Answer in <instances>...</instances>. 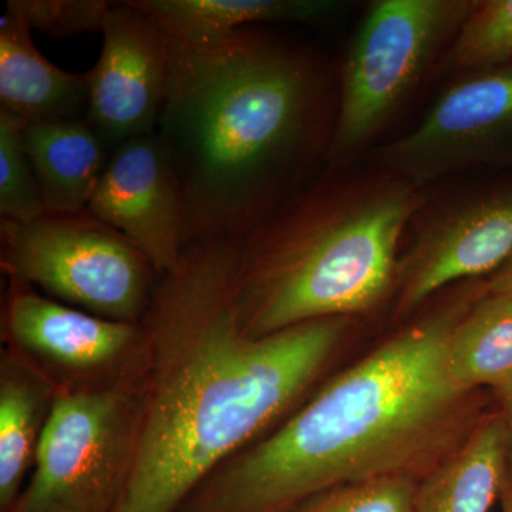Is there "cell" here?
<instances>
[{"instance_id":"6da1fadb","label":"cell","mask_w":512,"mask_h":512,"mask_svg":"<svg viewBox=\"0 0 512 512\" xmlns=\"http://www.w3.org/2000/svg\"><path fill=\"white\" fill-rule=\"evenodd\" d=\"M239 244L192 242L158 276L133 470L113 512H175L222 463L301 406L338 349L346 318L248 335Z\"/></svg>"},{"instance_id":"7a4b0ae2","label":"cell","mask_w":512,"mask_h":512,"mask_svg":"<svg viewBox=\"0 0 512 512\" xmlns=\"http://www.w3.org/2000/svg\"><path fill=\"white\" fill-rule=\"evenodd\" d=\"M477 299L403 330L228 458L175 512H295L340 485L423 477L477 426L451 383L448 338Z\"/></svg>"},{"instance_id":"3957f363","label":"cell","mask_w":512,"mask_h":512,"mask_svg":"<svg viewBox=\"0 0 512 512\" xmlns=\"http://www.w3.org/2000/svg\"><path fill=\"white\" fill-rule=\"evenodd\" d=\"M157 133L180 181L185 239L241 244L309 185L328 153V86L311 53L247 28L168 39Z\"/></svg>"},{"instance_id":"277c9868","label":"cell","mask_w":512,"mask_h":512,"mask_svg":"<svg viewBox=\"0 0 512 512\" xmlns=\"http://www.w3.org/2000/svg\"><path fill=\"white\" fill-rule=\"evenodd\" d=\"M420 205L417 188L397 177L309 184L239 244L242 328L265 336L375 308L397 279L400 241Z\"/></svg>"},{"instance_id":"5b68a950","label":"cell","mask_w":512,"mask_h":512,"mask_svg":"<svg viewBox=\"0 0 512 512\" xmlns=\"http://www.w3.org/2000/svg\"><path fill=\"white\" fill-rule=\"evenodd\" d=\"M0 269L55 301L127 323L143 322L160 276L130 239L87 210L0 220Z\"/></svg>"},{"instance_id":"8992f818","label":"cell","mask_w":512,"mask_h":512,"mask_svg":"<svg viewBox=\"0 0 512 512\" xmlns=\"http://www.w3.org/2000/svg\"><path fill=\"white\" fill-rule=\"evenodd\" d=\"M144 376L57 392L35 467L8 512H113L136 460Z\"/></svg>"},{"instance_id":"52a82bcc","label":"cell","mask_w":512,"mask_h":512,"mask_svg":"<svg viewBox=\"0 0 512 512\" xmlns=\"http://www.w3.org/2000/svg\"><path fill=\"white\" fill-rule=\"evenodd\" d=\"M476 2L379 0L367 9L342 70L332 163L348 160L392 120L446 55Z\"/></svg>"},{"instance_id":"ba28073f","label":"cell","mask_w":512,"mask_h":512,"mask_svg":"<svg viewBox=\"0 0 512 512\" xmlns=\"http://www.w3.org/2000/svg\"><path fill=\"white\" fill-rule=\"evenodd\" d=\"M0 335L36 367L57 392L109 386L146 375L148 345L143 323L117 322L73 308L6 278Z\"/></svg>"},{"instance_id":"9c48e42d","label":"cell","mask_w":512,"mask_h":512,"mask_svg":"<svg viewBox=\"0 0 512 512\" xmlns=\"http://www.w3.org/2000/svg\"><path fill=\"white\" fill-rule=\"evenodd\" d=\"M512 138V63L468 74L448 87L419 126L384 151L394 177L419 190L487 163Z\"/></svg>"},{"instance_id":"30bf717a","label":"cell","mask_w":512,"mask_h":512,"mask_svg":"<svg viewBox=\"0 0 512 512\" xmlns=\"http://www.w3.org/2000/svg\"><path fill=\"white\" fill-rule=\"evenodd\" d=\"M101 35L99 60L86 72V120L113 151L156 133L170 90V42L128 0L111 3Z\"/></svg>"},{"instance_id":"8fae6325","label":"cell","mask_w":512,"mask_h":512,"mask_svg":"<svg viewBox=\"0 0 512 512\" xmlns=\"http://www.w3.org/2000/svg\"><path fill=\"white\" fill-rule=\"evenodd\" d=\"M87 211L130 239L158 275L173 271L187 247L185 205L157 131L111 151Z\"/></svg>"},{"instance_id":"7c38bea8","label":"cell","mask_w":512,"mask_h":512,"mask_svg":"<svg viewBox=\"0 0 512 512\" xmlns=\"http://www.w3.org/2000/svg\"><path fill=\"white\" fill-rule=\"evenodd\" d=\"M512 256V190L458 201L421 227L399 264V312L444 286L498 272Z\"/></svg>"},{"instance_id":"4fadbf2b","label":"cell","mask_w":512,"mask_h":512,"mask_svg":"<svg viewBox=\"0 0 512 512\" xmlns=\"http://www.w3.org/2000/svg\"><path fill=\"white\" fill-rule=\"evenodd\" d=\"M86 73H70L46 59L22 12L8 2L0 19V110L26 121L84 119Z\"/></svg>"},{"instance_id":"5bb4252c","label":"cell","mask_w":512,"mask_h":512,"mask_svg":"<svg viewBox=\"0 0 512 512\" xmlns=\"http://www.w3.org/2000/svg\"><path fill=\"white\" fill-rule=\"evenodd\" d=\"M22 141L47 211L87 210L111 151L86 117L25 121Z\"/></svg>"},{"instance_id":"9a60e30c","label":"cell","mask_w":512,"mask_h":512,"mask_svg":"<svg viewBox=\"0 0 512 512\" xmlns=\"http://www.w3.org/2000/svg\"><path fill=\"white\" fill-rule=\"evenodd\" d=\"M510 470L503 414L483 417L456 450L420 478L414 512H490Z\"/></svg>"},{"instance_id":"2e32d148","label":"cell","mask_w":512,"mask_h":512,"mask_svg":"<svg viewBox=\"0 0 512 512\" xmlns=\"http://www.w3.org/2000/svg\"><path fill=\"white\" fill-rule=\"evenodd\" d=\"M56 387L28 360L0 350V512H8L35 467Z\"/></svg>"},{"instance_id":"e0dca14e","label":"cell","mask_w":512,"mask_h":512,"mask_svg":"<svg viewBox=\"0 0 512 512\" xmlns=\"http://www.w3.org/2000/svg\"><path fill=\"white\" fill-rule=\"evenodd\" d=\"M168 39L202 42L266 23L323 22L342 9L329 0H128Z\"/></svg>"},{"instance_id":"ac0fdd59","label":"cell","mask_w":512,"mask_h":512,"mask_svg":"<svg viewBox=\"0 0 512 512\" xmlns=\"http://www.w3.org/2000/svg\"><path fill=\"white\" fill-rule=\"evenodd\" d=\"M448 379L463 392H512V301L487 291L471 305L446 348Z\"/></svg>"},{"instance_id":"d6986e66","label":"cell","mask_w":512,"mask_h":512,"mask_svg":"<svg viewBox=\"0 0 512 512\" xmlns=\"http://www.w3.org/2000/svg\"><path fill=\"white\" fill-rule=\"evenodd\" d=\"M512 59V0L476 2L443 57L448 70L473 73Z\"/></svg>"},{"instance_id":"ffe728a7","label":"cell","mask_w":512,"mask_h":512,"mask_svg":"<svg viewBox=\"0 0 512 512\" xmlns=\"http://www.w3.org/2000/svg\"><path fill=\"white\" fill-rule=\"evenodd\" d=\"M23 123L0 110V220L32 222L49 212L23 147Z\"/></svg>"},{"instance_id":"44dd1931","label":"cell","mask_w":512,"mask_h":512,"mask_svg":"<svg viewBox=\"0 0 512 512\" xmlns=\"http://www.w3.org/2000/svg\"><path fill=\"white\" fill-rule=\"evenodd\" d=\"M419 481L410 474L356 481L316 495L295 512H414Z\"/></svg>"},{"instance_id":"7402d4cb","label":"cell","mask_w":512,"mask_h":512,"mask_svg":"<svg viewBox=\"0 0 512 512\" xmlns=\"http://www.w3.org/2000/svg\"><path fill=\"white\" fill-rule=\"evenodd\" d=\"M30 28L56 39L103 32L111 8L106 0H10Z\"/></svg>"},{"instance_id":"603a6c76","label":"cell","mask_w":512,"mask_h":512,"mask_svg":"<svg viewBox=\"0 0 512 512\" xmlns=\"http://www.w3.org/2000/svg\"><path fill=\"white\" fill-rule=\"evenodd\" d=\"M488 292L512 301V256L510 261L495 274L493 281L488 285Z\"/></svg>"},{"instance_id":"cb8c5ba5","label":"cell","mask_w":512,"mask_h":512,"mask_svg":"<svg viewBox=\"0 0 512 512\" xmlns=\"http://www.w3.org/2000/svg\"><path fill=\"white\" fill-rule=\"evenodd\" d=\"M501 414H503L505 420V426H507L508 433V447H510V461L512 466V392L508 393L507 396L501 397Z\"/></svg>"},{"instance_id":"d4e9b609","label":"cell","mask_w":512,"mask_h":512,"mask_svg":"<svg viewBox=\"0 0 512 512\" xmlns=\"http://www.w3.org/2000/svg\"><path fill=\"white\" fill-rule=\"evenodd\" d=\"M501 508L503 512H512V466L508 474L507 483H505L503 494H501Z\"/></svg>"}]
</instances>
